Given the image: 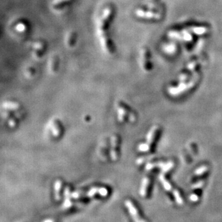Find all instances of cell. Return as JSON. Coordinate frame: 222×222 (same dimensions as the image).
<instances>
[{
	"label": "cell",
	"mask_w": 222,
	"mask_h": 222,
	"mask_svg": "<svg viewBox=\"0 0 222 222\" xmlns=\"http://www.w3.org/2000/svg\"><path fill=\"white\" fill-rule=\"evenodd\" d=\"M158 130H159V127L157 126H154L150 130V131L147 133L146 142L144 143L149 148L151 147V146L152 145L154 140V139L156 138V136Z\"/></svg>",
	"instance_id": "6"
},
{
	"label": "cell",
	"mask_w": 222,
	"mask_h": 222,
	"mask_svg": "<svg viewBox=\"0 0 222 222\" xmlns=\"http://www.w3.org/2000/svg\"><path fill=\"white\" fill-rule=\"evenodd\" d=\"M150 181V178L148 177H146L143 179L141 188L140 190V193L142 197H145L147 195Z\"/></svg>",
	"instance_id": "7"
},
{
	"label": "cell",
	"mask_w": 222,
	"mask_h": 222,
	"mask_svg": "<svg viewBox=\"0 0 222 222\" xmlns=\"http://www.w3.org/2000/svg\"><path fill=\"white\" fill-rule=\"evenodd\" d=\"M125 206L127 207L128 210L130 212V214L131 216L132 217L133 219L136 221H144V220H143L138 212V210L136 208V207L134 206V204L130 200H127L125 201Z\"/></svg>",
	"instance_id": "4"
},
{
	"label": "cell",
	"mask_w": 222,
	"mask_h": 222,
	"mask_svg": "<svg viewBox=\"0 0 222 222\" xmlns=\"http://www.w3.org/2000/svg\"><path fill=\"white\" fill-rule=\"evenodd\" d=\"M174 166V164L172 161H170L167 163H156V167H159L162 169L164 173L167 172L172 170Z\"/></svg>",
	"instance_id": "8"
},
{
	"label": "cell",
	"mask_w": 222,
	"mask_h": 222,
	"mask_svg": "<svg viewBox=\"0 0 222 222\" xmlns=\"http://www.w3.org/2000/svg\"><path fill=\"white\" fill-rule=\"evenodd\" d=\"M159 180L161 181V182L162 183L163 186L164 187V188L167 190V191H173V187L171 185V184L170 183V182L166 179L165 175L162 174L159 175Z\"/></svg>",
	"instance_id": "9"
},
{
	"label": "cell",
	"mask_w": 222,
	"mask_h": 222,
	"mask_svg": "<svg viewBox=\"0 0 222 222\" xmlns=\"http://www.w3.org/2000/svg\"><path fill=\"white\" fill-rule=\"evenodd\" d=\"M172 192H173V194H174V195L175 197L177 202L180 205L182 204H183V200L181 199V197L180 194L178 192V190H173Z\"/></svg>",
	"instance_id": "10"
},
{
	"label": "cell",
	"mask_w": 222,
	"mask_h": 222,
	"mask_svg": "<svg viewBox=\"0 0 222 222\" xmlns=\"http://www.w3.org/2000/svg\"><path fill=\"white\" fill-rule=\"evenodd\" d=\"M119 143V138L117 135H113L111 138V156L112 161H116L118 158V147Z\"/></svg>",
	"instance_id": "5"
},
{
	"label": "cell",
	"mask_w": 222,
	"mask_h": 222,
	"mask_svg": "<svg viewBox=\"0 0 222 222\" xmlns=\"http://www.w3.org/2000/svg\"><path fill=\"white\" fill-rule=\"evenodd\" d=\"M61 125L57 120L51 121L46 128V134L47 137L53 140L59 138L61 134Z\"/></svg>",
	"instance_id": "2"
},
{
	"label": "cell",
	"mask_w": 222,
	"mask_h": 222,
	"mask_svg": "<svg viewBox=\"0 0 222 222\" xmlns=\"http://www.w3.org/2000/svg\"><path fill=\"white\" fill-rule=\"evenodd\" d=\"M118 114V120L121 122H122L125 120V117L127 116L131 122H134L135 121L134 115L130 112L127 108L123 106H119L117 108Z\"/></svg>",
	"instance_id": "3"
},
{
	"label": "cell",
	"mask_w": 222,
	"mask_h": 222,
	"mask_svg": "<svg viewBox=\"0 0 222 222\" xmlns=\"http://www.w3.org/2000/svg\"><path fill=\"white\" fill-rule=\"evenodd\" d=\"M24 110L17 103L5 102L0 106V127L15 128L19 125L24 117Z\"/></svg>",
	"instance_id": "1"
}]
</instances>
